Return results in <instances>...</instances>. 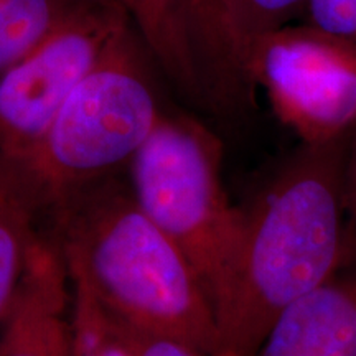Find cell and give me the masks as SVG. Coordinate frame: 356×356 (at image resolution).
Returning <instances> with one entry per match:
<instances>
[{
    "label": "cell",
    "mask_w": 356,
    "mask_h": 356,
    "mask_svg": "<svg viewBox=\"0 0 356 356\" xmlns=\"http://www.w3.org/2000/svg\"><path fill=\"white\" fill-rule=\"evenodd\" d=\"M351 134L302 144L241 208L216 356L251 355L280 312L355 259L343 188Z\"/></svg>",
    "instance_id": "cell-1"
},
{
    "label": "cell",
    "mask_w": 356,
    "mask_h": 356,
    "mask_svg": "<svg viewBox=\"0 0 356 356\" xmlns=\"http://www.w3.org/2000/svg\"><path fill=\"white\" fill-rule=\"evenodd\" d=\"M68 273L124 327L185 341L216 356L220 330L193 266L113 180L88 186L50 215Z\"/></svg>",
    "instance_id": "cell-2"
},
{
    "label": "cell",
    "mask_w": 356,
    "mask_h": 356,
    "mask_svg": "<svg viewBox=\"0 0 356 356\" xmlns=\"http://www.w3.org/2000/svg\"><path fill=\"white\" fill-rule=\"evenodd\" d=\"M163 114L129 25L73 89L32 152L0 162V172L38 215H51L78 191L129 165Z\"/></svg>",
    "instance_id": "cell-3"
},
{
    "label": "cell",
    "mask_w": 356,
    "mask_h": 356,
    "mask_svg": "<svg viewBox=\"0 0 356 356\" xmlns=\"http://www.w3.org/2000/svg\"><path fill=\"white\" fill-rule=\"evenodd\" d=\"M221 160L215 134L195 119L165 113L129 163V190L193 266L216 320L243 225V210L222 184Z\"/></svg>",
    "instance_id": "cell-4"
},
{
    "label": "cell",
    "mask_w": 356,
    "mask_h": 356,
    "mask_svg": "<svg viewBox=\"0 0 356 356\" xmlns=\"http://www.w3.org/2000/svg\"><path fill=\"white\" fill-rule=\"evenodd\" d=\"M244 70L302 144H328L356 129V43L317 26H284L251 44Z\"/></svg>",
    "instance_id": "cell-5"
},
{
    "label": "cell",
    "mask_w": 356,
    "mask_h": 356,
    "mask_svg": "<svg viewBox=\"0 0 356 356\" xmlns=\"http://www.w3.org/2000/svg\"><path fill=\"white\" fill-rule=\"evenodd\" d=\"M131 22L121 0H108L61 26L0 76V162L32 152L73 89Z\"/></svg>",
    "instance_id": "cell-6"
},
{
    "label": "cell",
    "mask_w": 356,
    "mask_h": 356,
    "mask_svg": "<svg viewBox=\"0 0 356 356\" xmlns=\"http://www.w3.org/2000/svg\"><path fill=\"white\" fill-rule=\"evenodd\" d=\"M71 286L51 236L37 239L10 312L0 325V356H68Z\"/></svg>",
    "instance_id": "cell-7"
},
{
    "label": "cell",
    "mask_w": 356,
    "mask_h": 356,
    "mask_svg": "<svg viewBox=\"0 0 356 356\" xmlns=\"http://www.w3.org/2000/svg\"><path fill=\"white\" fill-rule=\"evenodd\" d=\"M249 356H356V257L280 312Z\"/></svg>",
    "instance_id": "cell-8"
},
{
    "label": "cell",
    "mask_w": 356,
    "mask_h": 356,
    "mask_svg": "<svg viewBox=\"0 0 356 356\" xmlns=\"http://www.w3.org/2000/svg\"><path fill=\"white\" fill-rule=\"evenodd\" d=\"M197 66L204 104L220 111L249 106L252 86L236 63L226 32V0H175Z\"/></svg>",
    "instance_id": "cell-9"
},
{
    "label": "cell",
    "mask_w": 356,
    "mask_h": 356,
    "mask_svg": "<svg viewBox=\"0 0 356 356\" xmlns=\"http://www.w3.org/2000/svg\"><path fill=\"white\" fill-rule=\"evenodd\" d=\"M121 3L163 73L191 99L204 102L198 71L181 29L175 0H121Z\"/></svg>",
    "instance_id": "cell-10"
},
{
    "label": "cell",
    "mask_w": 356,
    "mask_h": 356,
    "mask_svg": "<svg viewBox=\"0 0 356 356\" xmlns=\"http://www.w3.org/2000/svg\"><path fill=\"white\" fill-rule=\"evenodd\" d=\"M108 0H0V76L43 40Z\"/></svg>",
    "instance_id": "cell-11"
},
{
    "label": "cell",
    "mask_w": 356,
    "mask_h": 356,
    "mask_svg": "<svg viewBox=\"0 0 356 356\" xmlns=\"http://www.w3.org/2000/svg\"><path fill=\"white\" fill-rule=\"evenodd\" d=\"M38 218V211L19 186L0 172V325L17 299L40 238Z\"/></svg>",
    "instance_id": "cell-12"
},
{
    "label": "cell",
    "mask_w": 356,
    "mask_h": 356,
    "mask_svg": "<svg viewBox=\"0 0 356 356\" xmlns=\"http://www.w3.org/2000/svg\"><path fill=\"white\" fill-rule=\"evenodd\" d=\"M70 286L68 356H136L122 328L102 309L86 284L70 274Z\"/></svg>",
    "instance_id": "cell-13"
},
{
    "label": "cell",
    "mask_w": 356,
    "mask_h": 356,
    "mask_svg": "<svg viewBox=\"0 0 356 356\" xmlns=\"http://www.w3.org/2000/svg\"><path fill=\"white\" fill-rule=\"evenodd\" d=\"M304 10L307 0H226V32L236 63L246 79L244 58L251 44L262 35L287 26ZM248 83L251 84L249 79Z\"/></svg>",
    "instance_id": "cell-14"
},
{
    "label": "cell",
    "mask_w": 356,
    "mask_h": 356,
    "mask_svg": "<svg viewBox=\"0 0 356 356\" xmlns=\"http://www.w3.org/2000/svg\"><path fill=\"white\" fill-rule=\"evenodd\" d=\"M310 25L356 43V0H307Z\"/></svg>",
    "instance_id": "cell-15"
},
{
    "label": "cell",
    "mask_w": 356,
    "mask_h": 356,
    "mask_svg": "<svg viewBox=\"0 0 356 356\" xmlns=\"http://www.w3.org/2000/svg\"><path fill=\"white\" fill-rule=\"evenodd\" d=\"M119 327L122 328L136 356H208L195 346L175 340V338L136 330V328L124 327L121 323Z\"/></svg>",
    "instance_id": "cell-16"
},
{
    "label": "cell",
    "mask_w": 356,
    "mask_h": 356,
    "mask_svg": "<svg viewBox=\"0 0 356 356\" xmlns=\"http://www.w3.org/2000/svg\"><path fill=\"white\" fill-rule=\"evenodd\" d=\"M343 188H345V207L348 216V233L351 251L356 257V129L351 134L348 149L345 157L343 172Z\"/></svg>",
    "instance_id": "cell-17"
}]
</instances>
